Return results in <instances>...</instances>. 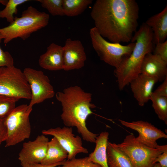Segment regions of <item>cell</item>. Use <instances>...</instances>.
<instances>
[{"label":"cell","mask_w":167,"mask_h":167,"mask_svg":"<svg viewBox=\"0 0 167 167\" xmlns=\"http://www.w3.org/2000/svg\"><path fill=\"white\" fill-rule=\"evenodd\" d=\"M139 12L135 0H97L90 15L102 37L120 43L131 41L138 27Z\"/></svg>","instance_id":"cell-1"},{"label":"cell","mask_w":167,"mask_h":167,"mask_svg":"<svg viewBox=\"0 0 167 167\" xmlns=\"http://www.w3.org/2000/svg\"><path fill=\"white\" fill-rule=\"evenodd\" d=\"M56 98L61 104V118L65 126L75 127L85 141L95 143L98 135L89 131L86 125L88 117L96 107L92 102V95L78 86H71L57 92Z\"/></svg>","instance_id":"cell-2"},{"label":"cell","mask_w":167,"mask_h":167,"mask_svg":"<svg viewBox=\"0 0 167 167\" xmlns=\"http://www.w3.org/2000/svg\"><path fill=\"white\" fill-rule=\"evenodd\" d=\"M131 41L135 43L132 53L114 71L120 90H122L140 74L144 57L153 51L154 44L151 29L145 23H143L139 30L134 34Z\"/></svg>","instance_id":"cell-3"},{"label":"cell","mask_w":167,"mask_h":167,"mask_svg":"<svg viewBox=\"0 0 167 167\" xmlns=\"http://www.w3.org/2000/svg\"><path fill=\"white\" fill-rule=\"evenodd\" d=\"M49 19L48 14L41 12L32 6H28L23 11L20 17H15L12 23L0 28L4 43L6 44L17 38L26 40L33 32L46 27Z\"/></svg>","instance_id":"cell-4"},{"label":"cell","mask_w":167,"mask_h":167,"mask_svg":"<svg viewBox=\"0 0 167 167\" xmlns=\"http://www.w3.org/2000/svg\"><path fill=\"white\" fill-rule=\"evenodd\" d=\"M89 34L92 47L100 59L115 69L130 56L135 46V42L123 45L108 41L94 27L90 29Z\"/></svg>","instance_id":"cell-5"},{"label":"cell","mask_w":167,"mask_h":167,"mask_svg":"<svg viewBox=\"0 0 167 167\" xmlns=\"http://www.w3.org/2000/svg\"><path fill=\"white\" fill-rule=\"evenodd\" d=\"M32 109L27 104H22L14 109L5 119L7 130L5 147L13 146L30 137L31 127L29 115Z\"/></svg>","instance_id":"cell-6"},{"label":"cell","mask_w":167,"mask_h":167,"mask_svg":"<svg viewBox=\"0 0 167 167\" xmlns=\"http://www.w3.org/2000/svg\"><path fill=\"white\" fill-rule=\"evenodd\" d=\"M117 145L128 156L133 167H152L156 157L167 147V145H159L157 148L149 147L137 141L132 134Z\"/></svg>","instance_id":"cell-7"},{"label":"cell","mask_w":167,"mask_h":167,"mask_svg":"<svg viewBox=\"0 0 167 167\" xmlns=\"http://www.w3.org/2000/svg\"><path fill=\"white\" fill-rule=\"evenodd\" d=\"M0 94L30 100L31 91L23 72L14 66L0 68Z\"/></svg>","instance_id":"cell-8"},{"label":"cell","mask_w":167,"mask_h":167,"mask_svg":"<svg viewBox=\"0 0 167 167\" xmlns=\"http://www.w3.org/2000/svg\"><path fill=\"white\" fill-rule=\"evenodd\" d=\"M23 72L31 92L30 101L28 105V109H32L35 105L54 96L55 92L54 88L48 76L43 71L28 67L25 68Z\"/></svg>","instance_id":"cell-9"},{"label":"cell","mask_w":167,"mask_h":167,"mask_svg":"<svg viewBox=\"0 0 167 167\" xmlns=\"http://www.w3.org/2000/svg\"><path fill=\"white\" fill-rule=\"evenodd\" d=\"M42 134L55 137L67 152V160L75 158L78 154H87L88 152V149L83 145L81 138L73 134L71 127L64 126L50 128L42 130Z\"/></svg>","instance_id":"cell-10"},{"label":"cell","mask_w":167,"mask_h":167,"mask_svg":"<svg viewBox=\"0 0 167 167\" xmlns=\"http://www.w3.org/2000/svg\"><path fill=\"white\" fill-rule=\"evenodd\" d=\"M123 126L136 131L139 134L135 137L136 140L148 147L157 148L159 145L156 141L161 138H167L163 131L147 122L139 120L128 122L118 120Z\"/></svg>","instance_id":"cell-11"},{"label":"cell","mask_w":167,"mask_h":167,"mask_svg":"<svg viewBox=\"0 0 167 167\" xmlns=\"http://www.w3.org/2000/svg\"><path fill=\"white\" fill-rule=\"evenodd\" d=\"M49 141L42 134L34 140L24 143L19 154L20 164L41 163L46 156Z\"/></svg>","instance_id":"cell-12"},{"label":"cell","mask_w":167,"mask_h":167,"mask_svg":"<svg viewBox=\"0 0 167 167\" xmlns=\"http://www.w3.org/2000/svg\"><path fill=\"white\" fill-rule=\"evenodd\" d=\"M63 48V70L69 71L79 69L84 66L87 57L84 48L80 41L68 38Z\"/></svg>","instance_id":"cell-13"},{"label":"cell","mask_w":167,"mask_h":167,"mask_svg":"<svg viewBox=\"0 0 167 167\" xmlns=\"http://www.w3.org/2000/svg\"><path fill=\"white\" fill-rule=\"evenodd\" d=\"M158 81L155 77L140 74L130 82L133 96L139 106H143L150 100L154 86Z\"/></svg>","instance_id":"cell-14"},{"label":"cell","mask_w":167,"mask_h":167,"mask_svg":"<svg viewBox=\"0 0 167 167\" xmlns=\"http://www.w3.org/2000/svg\"><path fill=\"white\" fill-rule=\"evenodd\" d=\"M140 74L156 78L158 81L167 77V62L152 53L146 55L143 60Z\"/></svg>","instance_id":"cell-15"},{"label":"cell","mask_w":167,"mask_h":167,"mask_svg":"<svg viewBox=\"0 0 167 167\" xmlns=\"http://www.w3.org/2000/svg\"><path fill=\"white\" fill-rule=\"evenodd\" d=\"M63 47L54 43L51 44L46 52L39 57L38 62L40 67L50 71L63 70Z\"/></svg>","instance_id":"cell-16"},{"label":"cell","mask_w":167,"mask_h":167,"mask_svg":"<svg viewBox=\"0 0 167 167\" xmlns=\"http://www.w3.org/2000/svg\"><path fill=\"white\" fill-rule=\"evenodd\" d=\"M151 29L153 43L163 42L167 37V6L160 12L149 18L145 23Z\"/></svg>","instance_id":"cell-17"},{"label":"cell","mask_w":167,"mask_h":167,"mask_svg":"<svg viewBox=\"0 0 167 167\" xmlns=\"http://www.w3.org/2000/svg\"><path fill=\"white\" fill-rule=\"evenodd\" d=\"M109 133L101 132L97 137L94 150L88 156L89 161L97 164L102 167H109L107 162V146Z\"/></svg>","instance_id":"cell-18"},{"label":"cell","mask_w":167,"mask_h":167,"mask_svg":"<svg viewBox=\"0 0 167 167\" xmlns=\"http://www.w3.org/2000/svg\"><path fill=\"white\" fill-rule=\"evenodd\" d=\"M67 157V152L53 137L48 142L46 156L41 163L50 165L60 163L66 160Z\"/></svg>","instance_id":"cell-19"},{"label":"cell","mask_w":167,"mask_h":167,"mask_svg":"<svg viewBox=\"0 0 167 167\" xmlns=\"http://www.w3.org/2000/svg\"><path fill=\"white\" fill-rule=\"evenodd\" d=\"M107 157L109 167H133L128 156L117 146V144L109 141Z\"/></svg>","instance_id":"cell-20"},{"label":"cell","mask_w":167,"mask_h":167,"mask_svg":"<svg viewBox=\"0 0 167 167\" xmlns=\"http://www.w3.org/2000/svg\"><path fill=\"white\" fill-rule=\"evenodd\" d=\"M92 0H62L64 15L77 16L82 13L92 2Z\"/></svg>","instance_id":"cell-21"},{"label":"cell","mask_w":167,"mask_h":167,"mask_svg":"<svg viewBox=\"0 0 167 167\" xmlns=\"http://www.w3.org/2000/svg\"><path fill=\"white\" fill-rule=\"evenodd\" d=\"M150 100L152 103V107L161 120L167 124V97L158 95L153 92Z\"/></svg>","instance_id":"cell-22"},{"label":"cell","mask_w":167,"mask_h":167,"mask_svg":"<svg viewBox=\"0 0 167 167\" xmlns=\"http://www.w3.org/2000/svg\"><path fill=\"white\" fill-rule=\"evenodd\" d=\"M29 0H9L5 8L0 11V18L6 19L10 24L12 23L14 20V14L18 12L17 7L19 5Z\"/></svg>","instance_id":"cell-23"},{"label":"cell","mask_w":167,"mask_h":167,"mask_svg":"<svg viewBox=\"0 0 167 167\" xmlns=\"http://www.w3.org/2000/svg\"><path fill=\"white\" fill-rule=\"evenodd\" d=\"M19 100L0 94V119H5L15 107Z\"/></svg>","instance_id":"cell-24"},{"label":"cell","mask_w":167,"mask_h":167,"mask_svg":"<svg viewBox=\"0 0 167 167\" xmlns=\"http://www.w3.org/2000/svg\"><path fill=\"white\" fill-rule=\"evenodd\" d=\"M42 6L46 9L52 15L64 16L62 0H37Z\"/></svg>","instance_id":"cell-25"},{"label":"cell","mask_w":167,"mask_h":167,"mask_svg":"<svg viewBox=\"0 0 167 167\" xmlns=\"http://www.w3.org/2000/svg\"><path fill=\"white\" fill-rule=\"evenodd\" d=\"M59 166V167H102L97 164L89 161L88 157L67 159Z\"/></svg>","instance_id":"cell-26"},{"label":"cell","mask_w":167,"mask_h":167,"mask_svg":"<svg viewBox=\"0 0 167 167\" xmlns=\"http://www.w3.org/2000/svg\"><path fill=\"white\" fill-rule=\"evenodd\" d=\"M4 37L0 33V44ZM14 66V60L11 54L7 51H4L0 46V68Z\"/></svg>","instance_id":"cell-27"},{"label":"cell","mask_w":167,"mask_h":167,"mask_svg":"<svg viewBox=\"0 0 167 167\" xmlns=\"http://www.w3.org/2000/svg\"><path fill=\"white\" fill-rule=\"evenodd\" d=\"M153 50V54H155L165 62H167V41L157 43Z\"/></svg>","instance_id":"cell-28"},{"label":"cell","mask_w":167,"mask_h":167,"mask_svg":"<svg viewBox=\"0 0 167 167\" xmlns=\"http://www.w3.org/2000/svg\"><path fill=\"white\" fill-rule=\"evenodd\" d=\"M158 162L160 167H167V147L156 159L154 164Z\"/></svg>","instance_id":"cell-29"},{"label":"cell","mask_w":167,"mask_h":167,"mask_svg":"<svg viewBox=\"0 0 167 167\" xmlns=\"http://www.w3.org/2000/svg\"><path fill=\"white\" fill-rule=\"evenodd\" d=\"M163 81L153 92L159 96L167 97V77Z\"/></svg>","instance_id":"cell-30"},{"label":"cell","mask_w":167,"mask_h":167,"mask_svg":"<svg viewBox=\"0 0 167 167\" xmlns=\"http://www.w3.org/2000/svg\"><path fill=\"white\" fill-rule=\"evenodd\" d=\"M7 136V130L5 123V119H0V141H5Z\"/></svg>","instance_id":"cell-31"},{"label":"cell","mask_w":167,"mask_h":167,"mask_svg":"<svg viewBox=\"0 0 167 167\" xmlns=\"http://www.w3.org/2000/svg\"><path fill=\"white\" fill-rule=\"evenodd\" d=\"M50 165H44L41 163L33 164H21L22 167H56L61 165L63 162Z\"/></svg>","instance_id":"cell-32"},{"label":"cell","mask_w":167,"mask_h":167,"mask_svg":"<svg viewBox=\"0 0 167 167\" xmlns=\"http://www.w3.org/2000/svg\"><path fill=\"white\" fill-rule=\"evenodd\" d=\"M8 1V0H0V4L5 6Z\"/></svg>","instance_id":"cell-33"},{"label":"cell","mask_w":167,"mask_h":167,"mask_svg":"<svg viewBox=\"0 0 167 167\" xmlns=\"http://www.w3.org/2000/svg\"><path fill=\"white\" fill-rule=\"evenodd\" d=\"M152 167H160V165L158 163H156L154 164Z\"/></svg>","instance_id":"cell-34"},{"label":"cell","mask_w":167,"mask_h":167,"mask_svg":"<svg viewBox=\"0 0 167 167\" xmlns=\"http://www.w3.org/2000/svg\"><path fill=\"white\" fill-rule=\"evenodd\" d=\"M2 142L1 141H0V145L1 143Z\"/></svg>","instance_id":"cell-35"}]
</instances>
